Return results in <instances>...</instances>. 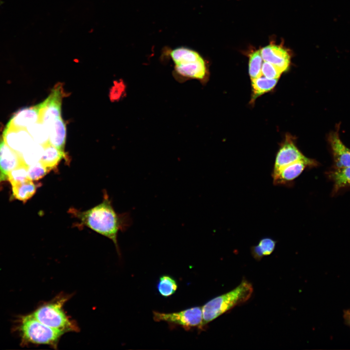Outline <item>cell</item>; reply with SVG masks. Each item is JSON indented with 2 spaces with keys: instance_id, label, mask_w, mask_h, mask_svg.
<instances>
[{
  "instance_id": "cell-27",
  "label": "cell",
  "mask_w": 350,
  "mask_h": 350,
  "mask_svg": "<svg viewBox=\"0 0 350 350\" xmlns=\"http://www.w3.org/2000/svg\"><path fill=\"white\" fill-rule=\"evenodd\" d=\"M282 72L277 67L269 62L263 61L262 67V74L271 79H278Z\"/></svg>"
},
{
  "instance_id": "cell-24",
  "label": "cell",
  "mask_w": 350,
  "mask_h": 350,
  "mask_svg": "<svg viewBox=\"0 0 350 350\" xmlns=\"http://www.w3.org/2000/svg\"><path fill=\"white\" fill-rule=\"evenodd\" d=\"M249 74L252 80L262 75V67L263 60L260 50L252 52L249 54Z\"/></svg>"
},
{
  "instance_id": "cell-7",
  "label": "cell",
  "mask_w": 350,
  "mask_h": 350,
  "mask_svg": "<svg viewBox=\"0 0 350 350\" xmlns=\"http://www.w3.org/2000/svg\"><path fill=\"white\" fill-rule=\"evenodd\" d=\"M318 165L317 161L308 158L288 164L272 172L273 184L275 185L291 186L294 180L305 169Z\"/></svg>"
},
{
  "instance_id": "cell-18",
  "label": "cell",
  "mask_w": 350,
  "mask_h": 350,
  "mask_svg": "<svg viewBox=\"0 0 350 350\" xmlns=\"http://www.w3.org/2000/svg\"><path fill=\"white\" fill-rule=\"evenodd\" d=\"M277 241L269 237H265L260 240L258 244L251 247V255L256 261H260L262 257L269 256L274 251Z\"/></svg>"
},
{
  "instance_id": "cell-13",
  "label": "cell",
  "mask_w": 350,
  "mask_h": 350,
  "mask_svg": "<svg viewBox=\"0 0 350 350\" xmlns=\"http://www.w3.org/2000/svg\"><path fill=\"white\" fill-rule=\"evenodd\" d=\"M22 163L19 154L0 139V183L8 180L10 172Z\"/></svg>"
},
{
  "instance_id": "cell-28",
  "label": "cell",
  "mask_w": 350,
  "mask_h": 350,
  "mask_svg": "<svg viewBox=\"0 0 350 350\" xmlns=\"http://www.w3.org/2000/svg\"><path fill=\"white\" fill-rule=\"evenodd\" d=\"M343 317L345 324L350 327V309L343 311Z\"/></svg>"
},
{
  "instance_id": "cell-4",
  "label": "cell",
  "mask_w": 350,
  "mask_h": 350,
  "mask_svg": "<svg viewBox=\"0 0 350 350\" xmlns=\"http://www.w3.org/2000/svg\"><path fill=\"white\" fill-rule=\"evenodd\" d=\"M20 329L23 338L27 341L52 346H56L59 338L64 333L41 323L33 314L22 317Z\"/></svg>"
},
{
  "instance_id": "cell-15",
  "label": "cell",
  "mask_w": 350,
  "mask_h": 350,
  "mask_svg": "<svg viewBox=\"0 0 350 350\" xmlns=\"http://www.w3.org/2000/svg\"><path fill=\"white\" fill-rule=\"evenodd\" d=\"M49 131V142L62 152L66 140V126L62 117H60L46 126Z\"/></svg>"
},
{
  "instance_id": "cell-20",
  "label": "cell",
  "mask_w": 350,
  "mask_h": 350,
  "mask_svg": "<svg viewBox=\"0 0 350 350\" xmlns=\"http://www.w3.org/2000/svg\"><path fill=\"white\" fill-rule=\"evenodd\" d=\"M12 187L13 197L24 203L32 197L37 188L35 184L30 180Z\"/></svg>"
},
{
  "instance_id": "cell-23",
  "label": "cell",
  "mask_w": 350,
  "mask_h": 350,
  "mask_svg": "<svg viewBox=\"0 0 350 350\" xmlns=\"http://www.w3.org/2000/svg\"><path fill=\"white\" fill-rule=\"evenodd\" d=\"M157 289L161 296L168 297L173 295L177 289L176 280L168 275H163L159 278Z\"/></svg>"
},
{
  "instance_id": "cell-19",
  "label": "cell",
  "mask_w": 350,
  "mask_h": 350,
  "mask_svg": "<svg viewBox=\"0 0 350 350\" xmlns=\"http://www.w3.org/2000/svg\"><path fill=\"white\" fill-rule=\"evenodd\" d=\"M278 80V79L267 78L262 75L252 79L253 93L252 100L254 101L260 95L272 90L276 86Z\"/></svg>"
},
{
  "instance_id": "cell-21",
  "label": "cell",
  "mask_w": 350,
  "mask_h": 350,
  "mask_svg": "<svg viewBox=\"0 0 350 350\" xmlns=\"http://www.w3.org/2000/svg\"><path fill=\"white\" fill-rule=\"evenodd\" d=\"M34 141L44 145L49 142V131L47 127L40 122L30 125L26 128Z\"/></svg>"
},
{
  "instance_id": "cell-8",
  "label": "cell",
  "mask_w": 350,
  "mask_h": 350,
  "mask_svg": "<svg viewBox=\"0 0 350 350\" xmlns=\"http://www.w3.org/2000/svg\"><path fill=\"white\" fill-rule=\"evenodd\" d=\"M63 95L62 86L58 84L52 89L47 98L38 104L39 113V122L47 126L61 117Z\"/></svg>"
},
{
  "instance_id": "cell-11",
  "label": "cell",
  "mask_w": 350,
  "mask_h": 350,
  "mask_svg": "<svg viewBox=\"0 0 350 350\" xmlns=\"http://www.w3.org/2000/svg\"><path fill=\"white\" fill-rule=\"evenodd\" d=\"M2 139L19 155L35 142L26 129H17L8 127H6L3 131Z\"/></svg>"
},
{
  "instance_id": "cell-22",
  "label": "cell",
  "mask_w": 350,
  "mask_h": 350,
  "mask_svg": "<svg viewBox=\"0 0 350 350\" xmlns=\"http://www.w3.org/2000/svg\"><path fill=\"white\" fill-rule=\"evenodd\" d=\"M43 151L42 145L35 142L27 148L19 156L22 162L28 166L40 160Z\"/></svg>"
},
{
  "instance_id": "cell-3",
  "label": "cell",
  "mask_w": 350,
  "mask_h": 350,
  "mask_svg": "<svg viewBox=\"0 0 350 350\" xmlns=\"http://www.w3.org/2000/svg\"><path fill=\"white\" fill-rule=\"evenodd\" d=\"M253 292L252 284L244 279L234 289L209 300L202 307L203 327L235 306L246 302Z\"/></svg>"
},
{
  "instance_id": "cell-5",
  "label": "cell",
  "mask_w": 350,
  "mask_h": 350,
  "mask_svg": "<svg viewBox=\"0 0 350 350\" xmlns=\"http://www.w3.org/2000/svg\"><path fill=\"white\" fill-rule=\"evenodd\" d=\"M63 303L57 301L47 304L38 308L33 315L44 324L64 333L73 331L75 327L64 312Z\"/></svg>"
},
{
  "instance_id": "cell-6",
  "label": "cell",
  "mask_w": 350,
  "mask_h": 350,
  "mask_svg": "<svg viewBox=\"0 0 350 350\" xmlns=\"http://www.w3.org/2000/svg\"><path fill=\"white\" fill-rule=\"evenodd\" d=\"M153 319L156 322L164 321L180 326L185 329L203 327L202 307H193L175 313L153 312Z\"/></svg>"
},
{
  "instance_id": "cell-12",
  "label": "cell",
  "mask_w": 350,
  "mask_h": 350,
  "mask_svg": "<svg viewBox=\"0 0 350 350\" xmlns=\"http://www.w3.org/2000/svg\"><path fill=\"white\" fill-rule=\"evenodd\" d=\"M263 61L270 63L282 72L287 70L290 63V55L283 47L271 43L260 50Z\"/></svg>"
},
{
  "instance_id": "cell-14",
  "label": "cell",
  "mask_w": 350,
  "mask_h": 350,
  "mask_svg": "<svg viewBox=\"0 0 350 350\" xmlns=\"http://www.w3.org/2000/svg\"><path fill=\"white\" fill-rule=\"evenodd\" d=\"M39 107L36 105L18 110L12 116L6 127L26 129L30 125L39 122Z\"/></svg>"
},
{
  "instance_id": "cell-9",
  "label": "cell",
  "mask_w": 350,
  "mask_h": 350,
  "mask_svg": "<svg viewBox=\"0 0 350 350\" xmlns=\"http://www.w3.org/2000/svg\"><path fill=\"white\" fill-rule=\"evenodd\" d=\"M339 126L337 124L335 130L331 131L327 136L333 161V168L350 167V149L341 141L339 136Z\"/></svg>"
},
{
  "instance_id": "cell-16",
  "label": "cell",
  "mask_w": 350,
  "mask_h": 350,
  "mask_svg": "<svg viewBox=\"0 0 350 350\" xmlns=\"http://www.w3.org/2000/svg\"><path fill=\"white\" fill-rule=\"evenodd\" d=\"M327 175L333 183L332 195H335L342 189L350 187V167L332 168L327 172Z\"/></svg>"
},
{
  "instance_id": "cell-17",
  "label": "cell",
  "mask_w": 350,
  "mask_h": 350,
  "mask_svg": "<svg viewBox=\"0 0 350 350\" xmlns=\"http://www.w3.org/2000/svg\"><path fill=\"white\" fill-rule=\"evenodd\" d=\"M42 146L43 151L39 161L50 171L56 167L62 159H67L66 153L60 151L49 142Z\"/></svg>"
},
{
  "instance_id": "cell-26",
  "label": "cell",
  "mask_w": 350,
  "mask_h": 350,
  "mask_svg": "<svg viewBox=\"0 0 350 350\" xmlns=\"http://www.w3.org/2000/svg\"><path fill=\"white\" fill-rule=\"evenodd\" d=\"M50 171L40 161L28 166V175L31 181H37L46 175Z\"/></svg>"
},
{
  "instance_id": "cell-2",
  "label": "cell",
  "mask_w": 350,
  "mask_h": 350,
  "mask_svg": "<svg viewBox=\"0 0 350 350\" xmlns=\"http://www.w3.org/2000/svg\"><path fill=\"white\" fill-rule=\"evenodd\" d=\"M170 56L175 64L174 75L179 82L190 79L206 83L210 76L205 60L196 52L184 47L173 50Z\"/></svg>"
},
{
  "instance_id": "cell-25",
  "label": "cell",
  "mask_w": 350,
  "mask_h": 350,
  "mask_svg": "<svg viewBox=\"0 0 350 350\" xmlns=\"http://www.w3.org/2000/svg\"><path fill=\"white\" fill-rule=\"evenodd\" d=\"M8 180L12 186L30 180L28 175V166L22 163L13 169L9 174Z\"/></svg>"
},
{
  "instance_id": "cell-10",
  "label": "cell",
  "mask_w": 350,
  "mask_h": 350,
  "mask_svg": "<svg viewBox=\"0 0 350 350\" xmlns=\"http://www.w3.org/2000/svg\"><path fill=\"white\" fill-rule=\"evenodd\" d=\"M306 158L298 148L292 138L286 136L277 153L273 171Z\"/></svg>"
},
{
  "instance_id": "cell-1",
  "label": "cell",
  "mask_w": 350,
  "mask_h": 350,
  "mask_svg": "<svg viewBox=\"0 0 350 350\" xmlns=\"http://www.w3.org/2000/svg\"><path fill=\"white\" fill-rule=\"evenodd\" d=\"M81 223L95 231L112 240L117 246V234L122 226L108 197L95 207L84 211L73 210Z\"/></svg>"
}]
</instances>
